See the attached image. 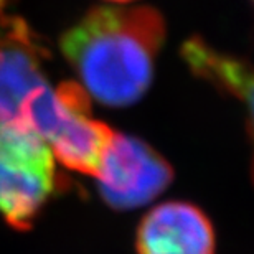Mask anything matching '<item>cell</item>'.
I'll list each match as a JSON object with an SVG mask.
<instances>
[{
    "instance_id": "cell-1",
    "label": "cell",
    "mask_w": 254,
    "mask_h": 254,
    "mask_svg": "<svg viewBox=\"0 0 254 254\" xmlns=\"http://www.w3.org/2000/svg\"><path fill=\"white\" fill-rule=\"evenodd\" d=\"M164 40L159 10L109 5L89 10L63 35L60 48L91 98L126 108L150 88Z\"/></svg>"
},
{
    "instance_id": "cell-2",
    "label": "cell",
    "mask_w": 254,
    "mask_h": 254,
    "mask_svg": "<svg viewBox=\"0 0 254 254\" xmlns=\"http://www.w3.org/2000/svg\"><path fill=\"white\" fill-rule=\"evenodd\" d=\"M18 126L32 130L50 147L66 169L96 177L114 130L91 116V101L78 83H45L28 94L18 114Z\"/></svg>"
},
{
    "instance_id": "cell-3",
    "label": "cell",
    "mask_w": 254,
    "mask_h": 254,
    "mask_svg": "<svg viewBox=\"0 0 254 254\" xmlns=\"http://www.w3.org/2000/svg\"><path fill=\"white\" fill-rule=\"evenodd\" d=\"M57 190V164L37 134L0 123V215L13 230H30Z\"/></svg>"
},
{
    "instance_id": "cell-4",
    "label": "cell",
    "mask_w": 254,
    "mask_h": 254,
    "mask_svg": "<svg viewBox=\"0 0 254 254\" xmlns=\"http://www.w3.org/2000/svg\"><path fill=\"white\" fill-rule=\"evenodd\" d=\"M101 198L116 210L155 200L174 180V169L139 137L114 132L96 175Z\"/></svg>"
},
{
    "instance_id": "cell-5",
    "label": "cell",
    "mask_w": 254,
    "mask_h": 254,
    "mask_svg": "<svg viewBox=\"0 0 254 254\" xmlns=\"http://www.w3.org/2000/svg\"><path fill=\"white\" fill-rule=\"evenodd\" d=\"M10 2L0 0V123L17 124L23 101L48 83V53L30 25L10 12Z\"/></svg>"
},
{
    "instance_id": "cell-6",
    "label": "cell",
    "mask_w": 254,
    "mask_h": 254,
    "mask_svg": "<svg viewBox=\"0 0 254 254\" xmlns=\"http://www.w3.org/2000/svg\"><path fill=\"white\" fill-rule=\"evenodd\" d=\"M137 254H215L216 236L200 208L187 201L154 206L137 228Z\"/></svg>"
},
{
    "instance_id": "cell-7",
    "label": "cell",
    "mask_w": 254,
    "mask_h": 254,
    "mask_svg": "<svg viewBox=\"0 0 254 254\" xmlns=\"http://www.w3.org/2000/svg\"><path fill=\"white\" fill-rule=\"evenodd\" d=\"M182 55L193 73L226 94L243 101L248 113H251L253 71L246 62L216 52L200 38L187 42L182 48Z\"/></svg>"
},
{
    "instance_id": "cell-8",
    "label": "cell",
    "mask_w": 254,
    "mask_h": 254,
    "mask_svg": "<svg viewBox=\"0 0 254 254\" xmlns=\"http://www.w3.org/2000/svg\"><path fill=\"white\" fill-rule=\"evenodd\" d=\"M109 2H114V3H127V2H132V0H109Z\"/></svg>"
}]
</instances>
